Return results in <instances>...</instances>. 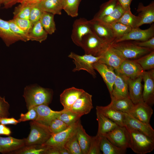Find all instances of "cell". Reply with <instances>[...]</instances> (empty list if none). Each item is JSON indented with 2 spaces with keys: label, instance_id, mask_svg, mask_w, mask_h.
Segmentation results:
<instances>
[{
  "label": "cell",
  "instance_id": "9",
  "mask_svg": "<svg viewBox=\"0 0 154 154\" xmlns=\"http://www.w3.org/2000/svg\"><path fill=\"white\" fill-rule=\"evenodd\" d=\"M89 22L92 31L98 37L110 45L114 42L116 38L108 25L100 20L93 19Z\"/></svg>",
  "mask_w": 154,
  "mask_h": 154
},
{
  "label": "cell",
  "instance_id": "46",
  "mask_svg": "<svg viewBox=\"0 0 154 154\" xmlns=\"http://www.w3.org/2000/svg\"><path fill=\"white\" fill-rule=\"evenodd\" d=\"M37 2L32 4L30 12L29 19L33 24L40 20L43 12L38 6Z\"/></svg>",
  "mask_w": 154,
  "mask_h": 154
},
{
  "label": "cell",
  "instance_id": "28",
  "mask_svg": "<svg viewBox=\"0 0 154 154\" xmlns=\"http://www.w3.org/2000/svg\"><path fill=\"white\" fill-rule=\"evenodd\" d=\"M96 110L120 126H125L123 122L124 113L107 107L97 106Z\"/></svg>",
  "mask_w": 154,
  "mask_h": 154
},
{
  "label": "cell",
  "instance_id": "45",
  "mask_svg": "<svg viewBox=\"0 0 154 154\" xmlns=\"http://www.w3.org/2000/svg\"><path fill=\"white\" fill-rule=\"evenodd\" d=\"M69 126L58 118H56L52 121L48 126L49 129L52 134L64 130Z\"/></svg>",
  "mask_w": 154,
  "mask_h": 154
},
{
  "label": "cell",
  "instance_id": "1",
  "mask_svg": "<svg viewBox=\"0 0 154 154\" xmlns=\"http://www.w3.org/2000/svg\"><path fill=\"white\" fill-rule=\"evenodd\" d=\"M51 90L40 86H26L23 96L25 98L28 110L32 108L41 105H48L51 102L52 96Z\"/></svg>",
  "mask_w": 154,
  "mask_h": 154
},
{
  "label": "cell",
  "instance_id": "10",
  "mask_svg": "<svg viewBox=\"0 0 154 154\" xmlns=\"http://www.w3.org/2000/svg\"><path fill=\"white\" fill-rule=\"evenodd\" d=\"M92 33L89 21L84 18H80L75 20L73 23L71 38L76 45L80 47L83 37Z\"/></svg>",
  "mask_w": 154,
  "mask_h": 154
},
{
  "label": "cell",
  "instance_id": "2",
  "mask_svg": "<svg viewBox=\"0 0 154 154\" xmlns=\"http://www.w3.org/2000/svg\"><path fill=\"white\" fill-rule=\"evenodd\" d=\"M125 127L129 134V148L134 152L138 154H145L153 151L154 138L137 130Z\"/></svg>",
  "mask_w": 154,
  "mask_h": 154
},
{
  "label": "cell",
  "instance_id": "22",
  "mask_svg": "<svg viewBox=\"0 0 154 154\" xmlns=\"http://www.w3.org/2000/svg\"><path fill=\"white\" fill-rule=\"evenodd\" d=\"M85 91L74 87L65 89L60 96V102L64 109L70 110L74 103Z\"/></svg>",
  "mask_w": 154,
  "mask_h": 154
},
{
  "label": "cell",
  "instance_id": "57",
  "mask_svg": "<svg viewBox=\"0 0 154 154\" xmlns=\"http://www.w3.org/2000/svg\"><path fill=\"white\" fill-rule=\"evenodd\" d=\"M38 1V0H19L18 3H33Z\"/></svg>",
  "mask_w": 154,
  "mask_h": 154
},
{
  "label": "cell",
  "instance_id": "48",
  "mask_svg": "<svg viewBox=\"0 0 154 154\" xmlns=\"http://www.w3.org/2000/svg\"><path fill=\"white\" fill-rule=\"evenodd\" d=\"M100 135L91 136L90 148L88 154H101L100 147Z\"/></svg>",
  "mask_w": 154,
  "mask_h": 154
},
{
  "label": "cell",
  "instance_id": "30",
  "mask_svg": "<svg viewBox=\"0 0 154 154\" xmlns=\"http://www.w3.org/2000/svg\"><path fill=\"white\" fill-rule=\"evenodd\" d=\"M100 135V147L104 154H124L125 149L117 147L110 142L104 136Z\"/></svg>",
  "mask_w": 154,
  "mask_h": 154
},
{
  "label": "cell",
  "instance_id": "51",
  "mask_svg": "<svg viewBox=\"0 0 154 154\" xmlns=\"http://www.w3.org/2000/svg\"><path fill=\"white\" fill-rule=\"evenodd\" d=\"M132 42L139 46L149 48L152 50H154V37L145 41H135Z\"/></svg>",
  "mask_w": 154,
  "mask_h": 154
},
{
  "label": "cell",
  "instance_id": "24",
  "mask_svg": "<svg viewBox=\"0 0 154 154\" xmlns=\"http://www.w3.org/2000/svg\"><path fill=\"white\" fill-rule=\"evenodd\" d=\"M137 11V16L140 19L138 25L139 27L145 24H151L154 22V2L152 1L149 5L145 6L140 3L138 5Z\"/></svg>",
  "mask_w": 154,
  "mask_h": 154
},
{
  "label": "cell",
  "instance_id": "47",
  "mask_svg": "<svg viewBox=\"0 0 154 154\" xmlns=\"http://www.w3.org/2000/svg\"><path fill=\"white\" fill-rule=\"evenodd\" d=\"M13 19L21 29L29 34L33 25L29 19L16 18Z\"/></svg>",
  "mask_w": 154,
  "mask_h": 154
},
{
  "label": "cell",
  "instance_id": "56",
  "mask_svg": "<svg viewBox=\"0 0 154 154\" xmlns=\"http://www.w3.org/2000/svg\"><path fill=\"white\" fill-rule=\"evenodd\" d=\"M11 132L10 129L5 126V125L0 124V135H9Z\"/></svg>",
  "mask_w": 154,
  "mask_h": 154
},
{
  "label": "cell",
  "instance_id": "6",
  "mask_svg": "<svg viewBox=\"0 0 154 154\" xmlns=\"http://www.w3.org/2000/svg\"><path fill=\"white\" fill-rule=\"evenodd\" d=\"M68 57L73 59L76 67L72 70L73 72L83 70L87 71L94 78L96 77V74L93 67V64L98 61L101 58L91 54H85L80 55L73 52H70Z\"/></svg>",
  "mask_w": 154,
  "mask_h": 154
},
{
  "label": "cell",
  "instance_id": "41",
  "mask_svg": "<svg viewBox=\"0 0 154 154\" xmlns=\"http://www.w3.org/2000/svg\"><path fill=\"white\" fill-rule=\"evenodd\" d=\"M107 25L112 31L116 38L115 40L128 33L132 29L129 27L117 22H114Z\"/></svg>",
  "mask_w": 154,
  "mask_h": 154
},
{
  "label": "cell",
  "instance_id": "36",
  "mask_svg": "<svg viewBox=\"0 0 154 154\" xmlns=\"http://www.w3.org/2000/svg\"><path fill=\"white\" fill-rule=\"evenodd\" d=\"M139 64L144 71L154 68V50L134 60Z\"/></svg>",
  "mask_w": 154,
  "mask_h": 154
},
{
  "label": "cell",
  "instance_id": "5",
  "mask_svg": "<svg viewBox=\"0 0 154 154\" xmlns=\"http://www.w3.org/2000/svg\"><path fill=\"white\" fill-rule=\"evenodd\" d=\"M110 45L92 32L83 37L80 47L85 54L100 56Z\"/></svg>",
  "mask_w": 154,
  "mask_h": 154
},
{
  "label": "cell",
  "instance_id": "16",
  "mask_svg": "<svg viewBox=\"0 0 154 154\" xmlns=\"http://www.w3.org/2000/svg\"><path fill=\"white\" fill-rule=\"evenodd\" d=\"M123 122L125 126L137 130L154 138V130L150 123L143 122L130 115L124 113Z\"/></svg>",
  "mask_w": 154,
  "mask_h": 154
},
{
  "label": "cell",
  "instance_id": "19",
  "mask_svg": "<svg viewBox=\"0 0 154 154\" xmlns=\"http://www.w3.org/2000/svg\"><path fill=\"white\" fill-rule=\"evenodd\" d=\"M142 80L141 75L134 79L128 78L129 97L134 104L144 102L142 96Z\"/></svg>",
  "mask_w": 154,
  "mask_h": 154
},
{
  "label": "cell",
  "instance_id": "23",
  "mask_svg": "<svg viewBox=\"0 0 154 154\" xmlns=\"http://www.w3.org/2000/svg\"><path fill=\"white\" fill-rule=\"evenodd\" d=\"M25 146V139H19L11 136H0V152L3 153L12 152Z\"/></svg>",
  "mask_w": 154,
  "mask_h": 154
},
{
  "label": "cell",
  "instance_id": "42",
  "mask_svg": "<svg viewBox=\"0 0 154 154\" xmlns=\"http://www.w3.org/2000/svg\"><path fill=\"white\" fill-rule=\"evenodd\" d=\"M125 11L117 3L113 11L109 15L99 20L107 25L116 22L121 18Z\"/></svg>",
  "mask_w": 154,
  "mask_h": 154
},
{
  "label": "cell",
  "instance_id": "40",
  "mask_svg": "<svg viewBox=\"0 0 154 154\" xmlns=\"http://www.w3.org/2000/svg\"><path fill=\"white\" fill-rule=\"evenodd\" d=\"M76 133L66 141L64 144V147L68 151L70 154H82Z\"/></svg>",
  "mask_w": 154,
  "mask_h": 154
},
{
  "label": "cell",
  "instance_id": "8",
  "mask_svg": "<svg viewBox=\"0 0 154 154\" xmlns=\"http://www.w3.org/2000/svg\"><path fill=\"white\" fill-rule=\"evenodd\" d=\"M104 136L117 147L125 149L129 148V134L125 126L117 125Z\"/></svg>",
  "mask_w": 154,
  "mask_h": 154
},
{
  "label": "cell",
  "instance_id": "29",
  "mask_svg": "<svg viewBox=\"0 0 154 154\" xmlns=\"http://www.w3.org/2000/svg\"><path fill=\"white\" fill-rule=\"evenodd\" d=\"M96 110L97 118L98 125L97 134L104 135L118 125L98 111Z\"/></svg>",
  "mask_w": 154,
  "mask_h": 154
},
{
  "label": "cell",
  "instance_id": "13",
  "mask_svg": "<svg viewBox=\"0 0 154 154\" xmlns=\"http://www.w3.org/2000/svg\"><path fill=\"white\" fill-rule=\"evenodd\" d=\"M92 96L84 91L73 105L70 110L80 117L89 114L93 108Z\"/></svg>",
  "mask_w": 154,
  "mask_h": 154
},
{
  "label": "cell",
  "instance_id": "44",
  "mask_svg": "<svg viewBox=\"0 0 154 154\" xmlns=\"http://www.w3.org/2000/svg\"><path fill=\"white\" fill-rule=\"evenodd\" d=\"M8 21L12 31L15 35L20 37L22 41L26 42L30 40L29 34L21 29L13 19Z\"/></svg>",
  "mask_w": 154,
  "mask_h": 154
},
{
  "label": "cell",
  "instance_id": "49",
  "mask_svg": "<svg viewBox=\"0 0 154 154\" xmlns=\"http://www.w3.org/2000/svg\"><path fill=\"white\" fill-rule=\"evenodd\" d=\"M28 110L26 113H21L20 117L18 120L19 123L28 120L35 121L36 120L37 114L34 107Z\"/></svg>",
  "mask_w": 154,
  "mask_h": 154
},
{
  "label": "cell",
  "instance_id": "50",
  "mask_svg": "<svg viewBox=\"0 0 154 154\" xmlns=\"http://www.w3.org/2000/svg\"><path fill=\"white\" fill-rule=\"evenodd\" d=\"M9 104L5 100V98L0 96V118L9 117Z\"/></svg>",
  "mask_w": 154,
  "mask_h": 154
},
{
  "label": "cell",
  "instance_id": "20",
  "mask_svg": "<svg viewBox=\"0 0 154 154\" xmlns=\"http://www.w3.org/2000/svg\"><path fill=\"white\" fill-rule=\"evenodd\" d=\"M153 113V110L151 106L143 102L134 104L128 114L143 122L149 123Z\"/></svg>",
  "mask_w": 154,
  "mask_h": 154
},
{
  "label": "cell",
  "instance_id": "17",
  "mask_svg": "<svg viewBox=\"0 0 154 154\" xmlns=\"http://www.w3.org/2000/svg\"><path fill=\"white\" fill-rule=\"evenodd\" d=\"M117 77L114 83L110 97L116 98H129L128 77L115 72Z\"/></svg>",
  "mask_w": 154,
  "mask_h": 154
},
{
  "label": "cell",
  "instance_id": "53",
  "mask_svg": "<svg viewBox=\"0 0 154 154\" xmlns=\"http://www.w3.org/2000/svg\"><path fill=\"white\" fill-rule=\"evenodd\" d=\"M117 3L125 11L131 10L130 5L132 0H117Z\"/></svg>",
  "mask_w": 154,
  "mask_h": 154
},
{
  "label": "cell",
  "instance_id": "15",
  "mask_svg": "<svg viewBox=\"0 0 154 154\" xmlns=\"http://www.w3.org/2000/svg\"><path fill=\"white\" fill-rule=\"evenodd\" d=\"M144 71L140 66L134 60L125 59L119 68L115 71L131 79L141 76Z\"/></svg>",
  "mask_w": 154,
  "mask_h": 154
},
{
  "label": "cell",
  "instance_id": "54",
  "mask_svg": "<svg viewBox=\"0 0 154 154\" xmlns=\"http://www.w3.org/2000/svg\"><path fill=\"white\" fill-rule=\"evenodd\" d=\"M46 147L44 154H60L59 148L53 147Z\"/></svg>",
  "mask_w": 154,
  "mask_h": 154
},
{
  "label": "cell",
  "instance_id": "12",
  "mask_svg": "<svg viewBox=\"0 0 154 154\" xmlns=\"http://www.w3.org/2000/svg\"><path fill=\"white\" fill-rule=\"evenodd\" d=\"M153 37H154L153 24L151 25L149 28L145 30L141 29L139 27L132 29L128 33L115 40L113 43L130 40L143 41Z\"/></svg>",
  "mask_w": 154,
  "mask_h": 154
},
{
  "label": "cell",
  "instance_id": "27",
  "mask_svg": "<svg viewBox=\"0 0 154 154\" xmlns=\"http://www.w3.org/2000/svg\"><path fill=\"white\" fill-rule=\"evenodd\" d=\"M110 103L106 106L109 108L129 114L134 104L130 98H116L111 97Z\"/></svg>",
  "mask_w": 154,
  "mask_h": 154
},
{
  "label": "cell",
  "instance_id": "32",
  "mask_svg": "<svg viewBox=\"0 0 154 154\" xmlns=\"http://www.w3.org/2000/svg\"><path fill=\"white\" fill-rule=\"evenodd\" d=\"M48 34L45 31L39 21L33 24L29 33L30 40L41 42L47 38Z\"/></svg>",
  "mask_w": 154,
  "mask_h": 154
},
{
  "label": "cell",
  "instance_id": "26",
  "mask_svg": "<svg viewBox=\"0 0 154 154\" xmlns=\"http://www.w3.org/2000/svg\"><path fill=\"white\" fill-rule=\"evenodd\" d=\"M64 0H40L37 2L38 6L43 11L55 15H61Z\"/></svg>",
  "mask_w": 154,
  "mask_h": 154
},
{
  "label": "cell",
  "instance_id": "38",
  "mask_svg": "<svg viewBox=\"0 0 154 154\" xmlns=\"http://www.w3.org/2000/svg\"><path fill=\"white\" fill-rule=\"evenodd\" d=\"M46 147L40 145H25L12 153L17 154H44Z\"/></svg>",
  "mask_w": 154,
  "mask_h": 154
},
{
  "label": "cell",
  "instance_id": "58",
  "mask_svg": "<svg viewBox=\"0 0 154 154\" xmlns=\"http://www.w3.org/2000/svg\"><path fill=\"white\" fill-rule=\"evenodd\" d=\"M60 154H70L68 151L64 147L59 148Z\"/></svg>",
  "mask_w": 154,
  "mask_h": 154
},
{
  "label": "cell",
  "instance_id": "37",
  "mask_svg": "<svg viewBox=\"0 0 154 154\" xmlns=\"http://www.w3.org/2000/svg\"><path fill=\"white\" fill-rule=\"evenodd\" d=\"M33 3H20L14 9L13 12V18H18L29 19L30 11Z\"/></svg>",
  "mask_w": 154,
  "mask_h": 154
},
{
  "label": "cell",
  "instance_id": "7",
  "mask_svg": "<svg viewBox=\"0 0 154 154\" xmlns=\"http://www.w3.org/2000/svg\"><path fill=\"white\" fill-rule=\"evenodd\" d=\"M80 120L69 126L67 128L60 132L53 134L43 146L56 147H64L68 139L76 131Z\"/></svg>",
  "mask_w": 154,
  "mask_h": 154
},
{
  "label": "cell",
  "instance_id": "14",
  "mask_svg": "<svg viewBox=\"0 0 154 154\" xmlns=\"http://www.w3.org/2000/svg\"><path fill=\"white\" fill-rule=\"evenodd\" d=\"M93 66L94 70L97 71L101 76L110 95L117 77L114 68L111 66L98 61L94 63Z\"/></svg>",
  "mask_w": 154,
  "mask_h": 154
},
{
  "label": "cell",
  "instance_id": "59",
  "mask_svg": "<svg viewBox=\"0 0 154 154\" xmlns=\"http://www.w3.org/2000/svg\"><path fill=\"white\" fill-rule=\"evenodd\" d=\"M2 0H0V5L1 4Z\"/></svg>",
  "mask_w": 154,
  "mask_h": 154
},
{
  "label": "cell",
  "instance_id": "31",
  "mask_svg": "<svg viewBox=\"0 0 154 154\" xmlns=\"http://www.w3.org/2000/svg\"><path fill=\"white\" fill-rule=\"evenodd\" d=\"M76 134L82 154H88L91 136L86 133L80 122L78 125Z\"/></svg>",
  "mask_w": 154,
  "mask_h": 154
},
{
  "label": "cell",
  "instance_id": "3",
  "mask_svg": "<svg viewBox=\"0 0 154 154\" xmlns=\"http://www.w3.org/2000/svg\"><path fill=\"white\" fill-rule=\"evenodd\" d=\"M110 46L125 59L135 60L153 51L128 41L114 43Z\"/></svg>",
  "mask_w": 154,
  "mask_h": 154
},
{
  "label": "cell",
  "instance_id": "34",
  "mask_svg": "<svg viewBox=\"0 0 154 154\" xmlns=\"http://www.w3.org/2000/svg\"><path fill=\"white\" fill-rule=\"evenodd\" d=\"M140 18L133 15L131 10L125 11L121 18L116 22L129 27L132 29L137 28Z\"/></svg>",
  "mask_w": 154,
  "mask_h": 154
},
{
  "label": "cell",
  "instance_id": "18",
  "mask_svg": "<svg viewBox=\"0 0 154 154\" xmlns=\"http://www.w3.org/2000/svg\"><path fill=\"white\" fill-rule=\"evenodd\" d=\"M34 107L37 114L35 121L48 126L64 111L63 109L59 111H53L46 105H41Z\"/></svg>",
  "mask_w": 154,
  "mask_h": 154
},
{
  "label": "cell",
  "instance_id": "55",
  "mask_svg": "<svg viewBox=\"0 0 154 154\" xmlns=\"http://www.w3.org/2000/svg\"><path fill=\"white\" fill-rule=\"evenodd\" d=\"M19 0H2L1 4L4 5V7L8 9L12 7L13 5L18 3Z\"/></svg>",
  "mask_w": 154,
  "mask_h": 154
},
{
  "label": "cell",
  "instance_id": "25",
  "mask_svg": "<svg viewBox=\"0 0 154 154\" xmlns=\"http://www.w3.org/2000/svg\"><path fill=\"white\" fill-rule=\"evenodd\" d=\"M0 38L6 45L9 46L11 45L19 40L21 38L15 35L10 29L8 21L0 18Z\"/></svg>",
  "mask_w": 154,
  "mask_h": 154
},
{
  "label": "cell",
  "instance_id": "60",
  "mask_svg": "<svg viewBox=\"0 0 154 154\" xmlns=\"http://www.w3.org/2000/svg\"><path fill=\"white\" fill-rule=\"evenodd\" d=\"M40 0H38V1H40Z\"/></svg>",
  "mask_w": 154,
  "mask_h": 154
},
{
  "label": "cell",
  "instance_id": "33",
  "mask_svg": "<svg viewBox=\"0 0 154 154\" xmlns=\"http://www.w3.org/2000/svg\"><path fill=\"white\" fill-rule=\"evenodd\" d=\"M54 15L51 13L43 12L40 20L42 26L48 34H53L56 30Z\"/></svg>",
  "mask_w": 154,
  "mask_h": 154
},
{
  "label": "cell",
  "instance_id": "21",
  "mask_svg": "<svg viewBox=\"0 0 154 154\" xmlns=\"http://www.w3.org/2000/svg\"><path fill=\"white\" fill-rule=\"evenodd\" d=\"M100 56L98 62L112 67L115 70H117L125 60L110 45Z\"/></svg>",
  "mask_w": 154,
  "mask_h": 154
},
{
  "label": "cell",
  "instance_id": "52",
  "mask_svg": "<svg viewBox=\"0 0 154 154\" xmlns=\"http://www.w3.org/2000/svg\"><path fill=\"white\" fill-rule=\"evenodd\" d=\"M19 123L18 120L13 117H3L0 118V123L4 125L13 124L17 125Z\"/></svg>",
  "mask_w": 154,
  "mask_h": 154
},
{
  "label": "cell",
  "instance_id": "4",
  "mask_svg": "<svg viewBox=\"0 0 154 154\" xmlns=\"http://www.w3.org/2000/svg\"><path fill=\"white\" fill-rule=\"evenodd\" d=\"M30 124L31 130L28 136L25 139V145H42L53 134L48 126L33 120L30 121Z\"/></svg>",
  "mask_w": 154,
  "mask_h": 154
},
{
  "label": "cell",
  "instance_id": "35",
  "mask_svg": "<svg viewBox=\"0 0 154 154\" xmlns=\"http://www.w3.org/2000/svg\"><path fill=\"white\" fill-rule=\"evenodd\" d=\"M117 3V0H109L103 3L101 5L99 11L93 19L100 20L108 15L113 11Z\"/></svg>",
  "mask_w": 154,
  "mask_h": 154
},
{
  "label": "cell",
  "instance_id": "11",
  "mask_svg": "<svg viewBox=\"0 0 154 154\" xmlns=\"http://www.w3.org/2000/svg\"><path fill=\"white\" fill-rule=\"evenodd\" d=\"M141 76L144 82L143 91V101L151 106L154 103V70L144 71Z\"/></svg>",
  "mask_w": 154,
  "mask_h": 154
},
{
  "label": "cell",
  "instance_id": "39",
  "mask_svg": "<svg viewBox=\"0 0 154 154\" xmlns=\"http://www.w3.org/2000/svg\"><path fill=\"white\" fill-rule=\"evenodd\" d=\"M81 0H64L63 9L72 17L78 15V9Z\"/></svg>",
  "mask_w": 154,
  "mask_h": 154
},
{
  "label": "cell",
  "instance_id": "43",
  "mask_svg": "<svg viewBox=\"0 0 154 154\" xmlns=\"http://www.w3.org/2000/svg\"><path fill=\"white\" fill-rule=\"evenodd\" d=\"M63 109L64 111L60 114L57 118L62 121L68 126L80 120L81 117L79 116L70 110Z\"/></svg>",
  "mask_w": 154,
  "mask_h": 154
}]
</instances>
